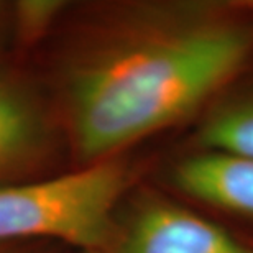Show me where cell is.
<instances>
[{"label":"cell","instance_id":"cell-3","mask_svg":"<svg viewBox=\"0 0 253 253\" xmlns=\"http://www.w3.org/2000/svg\"><path fill=\"white\" fill-rule=\"evenodd\" d=\"M99 253H253V247L165 197L141 196Z\"/></svg>","mask_w":253,"mask_h":253},{"label":"cell","instance_id":"cell-10","mask_svg":"<svg viewBox=\"0 0 253 253\" xmlns=\"http://www.w3.org/2000/svg\"><path fill=\"white\" fill-rule=\"evenodd\" d=\"M240 8H247V10H250V12H253V0H249V2H242Z\"/></svg>","mask_w":253,"mask_h":253},{"label":"cell","instance_id":"cell-4","mask_svg":"<svg viewBox=\"0 0 253 253\" xmlns=\"http://www.w3.org/2000/svg\"><path fill=\"white\" fill-rule=\"evenodd\" d=\"M53 145L42 100L27 83L0 71V186L25 181Z\"/></svg>","mask_w":253,"mask_h":253},{"label":"cell","instance_id":"cell-9","mask_svg":"<svg viewBox=\"0 0 253 253\" xmlns=\"http://www.w3.org/2000/svg\"><path fill=\"white\" fill-rule=\"evenodd\" d=\"M7 25H10V7H7L3 2H0V35Z\"/></svg>","mask_w":253,"mask_h":253},{"label":"cell","instance_id":"cell-1","mask_svg":"<svg viewBox=\"0 0 253 253\" xmlns=\"http://www.w3.org/2000/svg\"><path fill=\"white\" fill-rule=\"evenodd\" d=\"M252 35L225 22L156 17L120 30L69 59L64 105L85 161L115 151L196 110L245 61Z\"/></svg>","mask_w":253,"mask_h":253},{"label":"cell","instance_id":"cell-7","mask_svg":"<svg viewBox=\"0 0 253 253\" xmlns=\"http://www.w3.org/2000/svg\"><path fill=\"white\" fill-rule=\"evenodd\" d=\"M68 3L61 0H20L10 5V27L20 43L38 42L61 17Z\"/></svg>","mask_w":253,"mask_h":253},{"label":"cell","instance_id":"cell-5","mask_svg":"<svg viewBox=\"0 0 253 253\" xmlns=\"http://www.w3.org/2000/svg\"><path fill=\"white\" fill-rule=\"evenodd\" d=\"M173 183L197 201L253 217V156L204 151L174 166Z\"/></svg>","mask_w":253,"mask_h":253},{"label":"cell","instance_id":"cell-2","mask_svg":"<svg viewBox=\"0 0 253 253\" xmlns=\"http://www.w3.org/2000/svg\"><path fill=\"white\" fill-rule=\"evenodd\" d=\"M128 171L102 160L48 179L0 186V245L61 242L99 253L115 224Z\"/></svg>","mask_w":253,"mask_h":253},{"label":"cell","instance_id":"cell-8","mask_svg":"<svg viewBox=\"0 0 253 253\" xmlns=\"http://www.w3.org/2000/svg\"><path fill=\"white\" fill-rule=\"evenodd\" d=\"M40 244H43V242H37V244H5L0 245V253H53L51 249Z\"/></svg>","mask_w":253,"mask_h":253},{"label":"cell","instance_id":"cell-6","mask_svg":"<svg viewBox=\"0 0 253 253\" xmlns=\"http://www.w3.org/2000/svg\"><path fill=\"white\" fill-rule=\"evenodd\" d=\"M199 141L206 151L253 156V94L211 112L201 126Z\"/></svg>","mask_w":253,"mask_h":253}]
</instances>
